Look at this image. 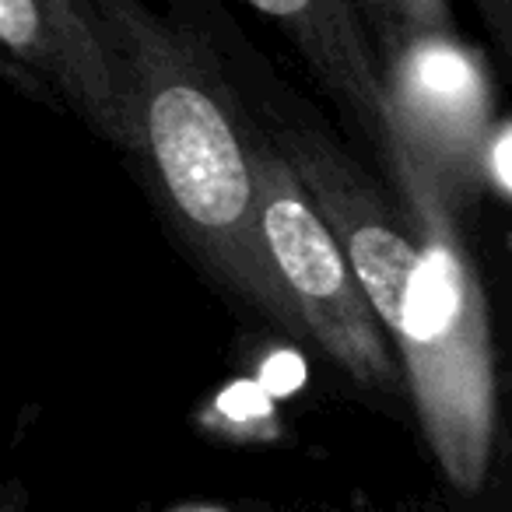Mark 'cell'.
I'll return each mask as SVG.
<instances>
[{
	"instance_id": "1",
	"label": "cell",
	"mask_w": 512,
	"mask_h": 512,
	"mask_svg": "<svg viewBox=\"0 0 512 512\" xmlns=\"http://www.w3.org/2000/svg\"><path fill=\"white\" fill-rule=\"evenodd\" d=\"M274 144L334 228L365 299L393 334L439 467L456 488L477 491L495 439L488 313L432 155L400 127L383 144L411 214L407 232L358 165L313 127H281Z\"/></svg>"
},
{
	"instance_id": "2",
	"label": "cell",
	"mask_w": 512,
	"mask_h": 512,
	"mask_svg": "<svg viewBox=\"0 0 512 512\" xmlns=\"http://www.w3.org/2000/svg\"><path fill=\"white\" fill-rule=\"evenodd\" d=\"M99 18L134 102L141 151H148L200 260L278 327L309 337L274 271L256 204L253 141H242L235 127L211 53L137 4L109 0Z\"/></svg>"
},
{
	"instance_id": "3",
	"label": "cell",
	"mask_w": 512,
	"mask_h": 512,
	"mask_svg": "<svg viewBox=\"0 0 512 512\" xmlns=\"http://www.w3.org/2000/svg\"><path fill=\"white\" fill-rule=\"evenodd\" d=\"M253 172L264 242L309 337L362 386L390 390L397 365L334 228L306 200L302 179L278 144L253 141Z\"/></svg>"
},
{
	"instance_id": "4",
	"label": "cell",
	"mask_w": 512,
	"mask_h": 512,
	"mask_svg": "<svg viewBox=\"0 0 512 512\" xmlns=\"http://www.w3.org/2000/svg\"><path fill=\"white\" fill-rule=\"evenodd\" d=\"M0 39L25 67L53 81L106 141L141 151V127L120 60L85 8L67 0H4Z\"/></svg>"
},
{
	"instance_id": "5",
	"label": "cell",
	"mask_w": 512,
	"mask_h": 512,
	"mask_svg": "<svg viewBox=\"0 0 512 512\" xmlns=\"http://www.w3.org/2000/svg\"><path fill=\"white\" fill-rule=\"evenodd\" d=\"M390 99L397 127L425 151L446 155L481 137L484 85L474 60L442 32H414L393 57Z\"/></svg>"
},
{
	"instance_id": "6",
	"label": "cell",
	"mask_w": 512,
	"mask_h": 512,
	"mask_svg": "<svg viewBox=\"0 0 512 512\" xmlns=\"http://www.w3.org/2000/svg\"><path fill=\"white\" fill-rule=\"evenodd\" d=\"M260 15L274 18L288 36L295 39L309 64L320 71V78L351 106L358 120L376 130L379 144L390 141L397 116H393L390 85L379 78L376 64L369 57L365 36L355 22V8L348 4H253Z\"/></svg>"
},
{
	"instance_id": "7",
	"label": "cell",
	"mask_w": 512,
	"mask_h": 512,
	"mask_svg": "<svg viewBox=\"0 0 512 512\" xmlns=\"http://www.w3.org/2000/svg\"><path fill=\"white\" fill-rule=\"evenodd\" d=\"M218 407L232 421L246 425V421H271V397H267L264 386L253 383H235L232 390L221 393Z\"/></svg>"
},
{
	"instance_id": "8",
	"label": "cell",
	"mask_w": 512,
	"mask_h": 512,
	"mask_svg": "<svg viewBox=\"0 0 512 512\" xmlns=\"http://www.w3.org/2000/svg\"><path fill=\"white\" fill-rule=\"evenodd\" d=\"M302 383H306V365H302V358L295 355V351L274 355L271 362L264 365V372H260V386L267 390V397H288V393H295Z\"/></svg>"
},
{
	"instance_id": "9",
	"label": "cell",
	"mask_w": 512,
	"mask_h": 512,
	"mask_svg": "<svg viewBox=\"0 0 512 512\" xmlns=\"http://www.w3.org/2000/svg\"><path fill=\"white\" fill-rule=\"evenodd\" d=\"M495 169L502 176V183L512 190V130H505L502 141L495 144Z\"/></svg>"
}]
</instances>
